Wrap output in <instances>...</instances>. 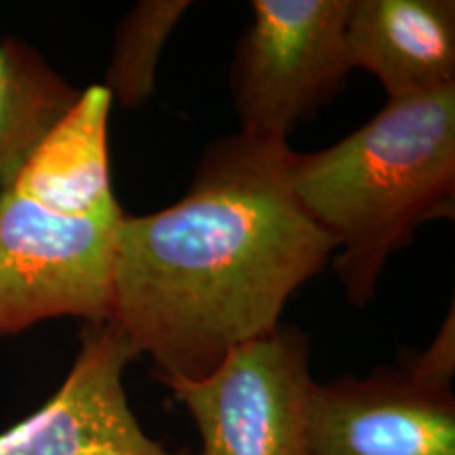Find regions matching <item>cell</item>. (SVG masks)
<instances>
[{
    "mask_svg": "<svg viewBox=\"0 0 455 455\" xmlns=\"http://www.w3.org/2000/svg\"><path fill=\"white\" fill-rule=\"evenodd\" d=\"M310 341L298 327L238 346L201 379L167 382L201 432L198 455H306Z\"/></svg>",
    "mask_w": 455,
    "mask_h": 455,
    "instance_id": "5b68a950",
    "label": "cell"
},
{
    "mask_svg": "<svg viewBox=\"0 0 455 455\" xmlns=\"http://www.w3.org/2000/svg\"><path fill=\"white\" fill-rule=\"evenodd\" d=\"M135 358L112 321L84 323L61 388L0 435V455H175L150 439L131 411L123 373Z\"/></svg>",
    "mask_w": 455,
    "mask_h": 455,
    "instance_id": "52a82bcc",
    "label": "cell"
},
{
    "mask_svg": "<svg viewBox=\"0 0 455 455\" xmlns=\"http://www.w3.org/2000/svg\"><path fill=\"white\" fill-rule=\"evenodd\" d=\"M81 93L30 44L0 41V195L64 123Z\"/></svg>",
    "mask_w": 455,
    "mask_h": 455,
    "instance_id": "9c48e42d",
    "label": "cell"
},
{
    "mask_svg": "<svg viewBox=\"0 0 455 455\" xmlns=\"http://www.w3.org/2000/svg\"><path fill=\"white\" fill-rule=\"evenodd\" d=\"M188 9V0H140L124 15L101 84L123 108L138 110L155 93L161 53Z\"/></svg>",
    "mask_w": 455,
    "mask_h": 455,
    "instance_id": "30bf717a",
    "label": "cell"
},
{
    "mask_svg": "<svg viewBox=\"0 0 455 455\" xmlns=\"http://www.w3.org/2000/svg\"><path fill=\"white\" fill-rule=\"evenodd\" d=\"M346 53L350 70L373 74L388 101L455 87V3L350 0Z\"/></svg>",
    "mask_w": 455,
    "mask_h": 455,
    "instance_id": "ba28073f",
    "label": "cell"
},
{
    "mask_svg": "<svg viewBox=\"0 0 455 455\" xmlns=\"http://www.w3.org/2000/svg\"><path fill=\"white\" fill-rule=\"evenodd\" d=\"M350 0H255L230 70L241 133L284 140L331 98L350 72Z\"/></svg>",
    "mask_w": 455,
    "mask_h": 455,
    "instance_id": "277c9868",
    "label": "cell"
},
{
    "mask_svg": "<svg viewBox=\"0 0 455 455\" xmlns=\"http://www.w3.org/2000/svg\"><path fill=\"white\" fill-rule=\"evenodd\" d=\"M455 315L453 306L432 344L411 361L403 363L419 379L441 386H451L455 371Z\"/></svg>",
    "mask_w": 455,
    "mask_h": 455,
    "instance_id": "8fae6325",
    "label": "cell"
},
{
    "mask_svg": "<svg viewBox=\"0 0 455 455\" xmlns=\"http://www.w3.org/2000/svg\"><path fill=\"white\" fill-rule=\"evenodd\" d=\"M289 152L238 131L204 150L178 203L124 213L110 321L163 384L201 379L275 331L295 289L338 251L293 196Z\"/></svg>",
    "mask_w": 455,
    "mask_h": 455,
    "instance_id": "6da1fadb",
    "label": "cell"
},
{
    "mask_svg": "<svg viewBox=\"0 0 455 455\" xmlns=\"http://www.w3.org/2000/svg\"><path fill=\"white\" fill-rule=\"evenodd\" d=\"M110 106L101 84L84 89L0 195V338L57 316L110 321L124 220L108 155Z\"/></svg>",
    "mask_w": 455,
    "mask_h": 455,
    "instance_id": "7a4b0ae2",
    "label": "cell"
},
{
    "mask_svg": "<svg viewBox=\"0 0 455 455\" xmlns=\"http://www.w3.org/2000/svg\"><path fill=\"white\" fill-rule=\"evenodd\" d=\"M287 180L308 218L338 243L346 298L369 304L390 255L426 221L453 218L455 87L388 101L325 150H291Z\"/></svg>",
    "mask_w": 455,
    "mask_h": 455,
    "instance_id": "3957f363",
    "label": "cell"
},
{
    "mask_svg": "<svg viewBox=\"0 0 455 455\" xmlns=\"http://www.w3.org/2000/svg\"><path fill=\"white\" fill-rule=\"evenodd\" d=\"M304 435L306 455H455V396L405 365L312 382Z\"/></svg>",
    "mask_w": 455,
    "mask_h": 455,
    "instance_id": "8992f818",
    "label": "cell"
}]
</instances>
